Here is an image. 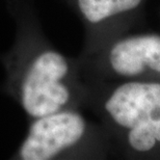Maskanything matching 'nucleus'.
Listing matches in <instances>:
<instances>
[{"label": "nucleus", "mask_w": 160, "mask_h": 160, "mask_svg": "<svg viewBox=\"0 0 160 160\" xmlns=\"http://www.w3.org/2000/svg\"><path fill=\"white\" fill-rule=\"evenodd\" d=\"M105 110L125 131L134 154H160V78H134L118 85L108 96Z\"/></svg>", "instance_id": "f257e3e1"}, {"label": "nucleus", "mask_w": 160, "mask_h": 160, "mask_svg": "<svg viewBox=\"0 0 160 160\" xmlns=\"http://www.w3.org/2000/svg\"><path fill=\"white\" fill-rule=\"evenodd\" d=\"M69 65L62 54L46 51L31 65L22 86V105L33 118L57 112L70 100L69 88L62 82Z\"/></svg>", "instance_id": "f03ea898"}, {"label": "nucleus", "mask_w": 160, "mask_h": 160, "mask_svg": "<svg viewBox=\"0 0 160 160\" xmlns=\"http://www.w3.org/2000/svg\"><path fill=\"white\" fill-rule=\"evenodd\" d=\"M85 120L74 111H57L31 125L20 149L24 160H48L78 143L84 136Z\"/></svg>", "instance_id": "7ed1b4c3"}, {"label": "nucleus", "mask_w": 160, "mask_h": 160, "mask_svg": "<svg viewBox=\"0 0 160 160\" xmlns=\"http://www.w3.org/2000/svg\"><path fill=\"white\" fill-rule=\"evenodd\" d=\"M160 52V34H135L118 41L108 53L110 68L125 78L148 75L152 60Z\"/></svg>", "instance_id": "20e7f679"}, {"label": "nucleus", "mask_w": 160, "mask_h": 160, "mask_svg": "<svg viewBox=\"0 0 160 160\" xmlns=\"http://www.w3.org/2000/svg\"><path fill=\"white\" fill-rule=\"evenodd\" d=\"M143 0H78V8L89 23H100L136 9Z\"/></svg>", "instance_id": "39448f33"}, {"label": "nucleus", "mask_w": 160, "mask_h": 160, "mask_svg": "<svg viewBox=\"0 0 160 160\" xmlns=\"http://www.w3.org/2000/svg\"><path fill=\"white\" fill-rule=\"evenodd\" d=\"M148 74H153L157 78H160V52L152 60Z\"/></svg>", "instance_id": "423d86ee"}]
</instances>
